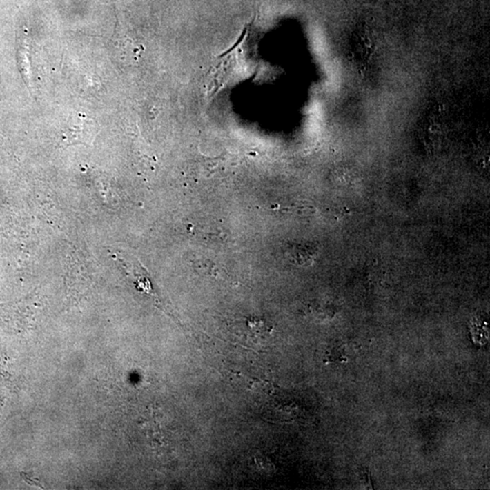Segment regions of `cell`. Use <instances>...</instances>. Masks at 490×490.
<instances>
[{"instance_id":"1","label":"cell","mask_w":490,"mask_h":490,"mask_svg":"<svg viewBox=\"0 0 490 490\" xmlns=\"http://www.w3.org/2000/svg\"><path fill=\"white\" fill-rule=\"evenodd\" d=\"M39 304L37 297L0 304V327L10 334H25L32 330Z\"/></svg>"},{"instance_id":"2","label":"cell","mask_w":490,"mask_h":490,"mask_svg":"<svg viewBox=\"0 0 490 490\" xmlns=\"http://www.w3.org/2000/svg\"><path fill=\"white\" fill-rule=\"evenodd\" d=\"M316 255V249L313 245L297 244L288 246L285 256L290 262L297 265H310L313 264Z\"/></svg>"}]
</instances>
